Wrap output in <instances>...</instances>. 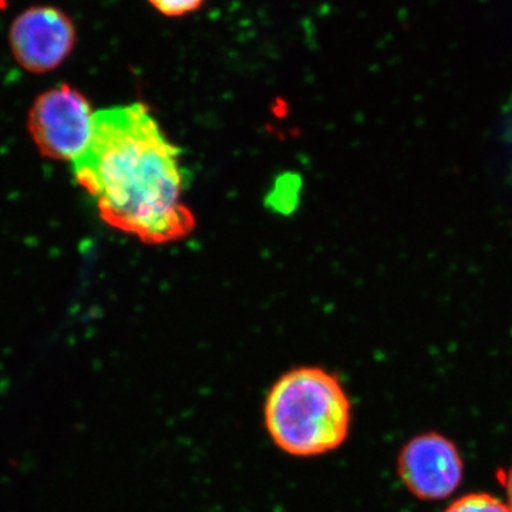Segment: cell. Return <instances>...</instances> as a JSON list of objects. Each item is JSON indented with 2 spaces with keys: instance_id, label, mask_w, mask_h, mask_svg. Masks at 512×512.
<instances>
[{
  "instance_id": "ba28073f",
  "label": "cell",
  "mask_w": 512,
  "mask_h": 512,
  "mask_svg": "<svg viewBox=\"0 0 512 512\" xmlns=\"http://www.w3.org/2000/svg\"><path fill=\"white\" fill-rule=\"evenodd\" d=\"M498 481L503 485L505 491V504L508 505V508H510L512 512V464L510 467L500 470V473H498Z\"/></svg>"
},
{
  "instance_id": "52a82bcc",
  "label": "cell",
  "mask_w": 512,
  "mask_h": 512,
  "mask_svg": "<svg viewBox=\"0 0 512 512\" xmlns=\"http://www.w3.org/2000/svg\"><path fill=\"white\" fill-rule=\"evenodd\" d=\"M147 2L167 18H183L197 12L207 0H147Z\"/></svg>"
},
{
  "instance_id": "7a4b0ae2",
  "label": "cell",
  "mask_w": 512,
  "mask_h": 512,
  "mask_svg": "<svg viewBox=\"0 0 512 512\" xmlns=\"http://www.w3.org/2000/svg\"><path fill=\"white\" fill-rule=\"evenodd\" d=\"M352 402L338 375L319 366L288 370L269 389L264 424L282 453L296 458L325 456L348 440Z\"/></svg>"
},
{
  "instance_id": "5b68a950",
  "label": "cell",
  "mask_w": 512,
  "mask_h": 512,
  "mask_svg": "<svg viewBox=\"0 0 512 512\" xmlns=\"http://www.w3.org/2000/svg\"><path fill=\"white\" fill-rule=\"evenodd\" d=\"M76 42L72 18L55 6H32L10 25V50L19 66L29 73L53 72L72 55Z\"/></svg>"
},
{
  "instance_id": "3957f363",
  "label": "cell",
  "mask_w": 512,
  "mask_h": 512,
  "mask_svg": "<svg viewBox=\"0 0 512 512\" xmlns=\"http://www.w3.org/2000/svg\"><path fill=\"white\" fill-rule=\"evenodd\" d=\"M94 114L82 92L62 83L33 101L29 134L43 157L73 163L92 138Z\"/></svg>"
},
{
  "instance_id": "6da1fadb",
  "label": "cell",
  "mask_w": 512,
  "mask_h": 512,
  "mask_svg": "<svg viewBox=\"0 0 512 512\" xmlns=\"http://www.w3.org/2000/svg\"><path fill=\"white\" fill-rule=\"evenodd\" d=\"M73 174L103 221L146 244H168L194 231V214L183 200L180 150L146 104L97 111Z\"/></svg>"
},
{
  "instance_id": "8992f818",
  "label": "cell",
  "mask_w": 512,
  "mask_h": 512,
  "mask_svg": "<svg viewBox=\"0 0 512 512\" xmlns=\"http://www.w3.org/2000/svg\"><path fill=\"white\" fill-rule=\"evenodd\" d=\"M443 512H511L504 500L488 493L461 495Z\"/></svg>"
},
{
  "instance_id": "277c9868",
  "label": "cell",
  "mask_w": 512,
  "mask_h": 512,
  "mask_svg": "<svg viewBox=\"0 0 512 512\" xmlns=\"http://www.w3.org/2000/svg\"><path fill=\"white\" fill-rule=\"evenodd\" d=\"M397 474L417 500H447L463 483L464 461L453 440L429 431L404 444L397 457Z\"/></svg>"
}]
</instances>
